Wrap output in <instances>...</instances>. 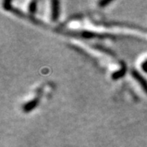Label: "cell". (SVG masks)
Returning a JSON list of instances; mask_svg holds the SVG:
<instances>
[{
	"instance_id": "8992f818",
	"label": "cell",
	"mask_w": 147,
	"mask_h": 147,
	"mask_svg": "<svg viewBox=\"0 0 147 147\" xmlns=\"http://www.w3.org/2000/svg\"><path fill=\"white\" fill-rule=\"evenodd\" d=\"M37 10V2L33 1L30 3V4L29 6V11L31 14H34Z\"/></svg>"
},
{
	"instance_id": "3957f363",
	"label": "cell",
	"mask_w": 147,
	"mask_h": 147,
	"mask_svg": "<svg viewBox=\"0 0 147 147\" xmlns=\"http://www.w3.org/2000/svg\"><path fill=\"white\" fill-rule=\"evenodd\" d=\"M79 35L84 38H105L106 35L104 34H97V33H95L92 31H81L79 32Z\"/></svg>"
},
{
	"instance_id": "52a82bcc",
	"label": "cell",
	"mask_w": 147,
	"mask_h": 147,
	"mask_svg": "<svg viewBox=\"0 0 147 147\" xmlns=\"http://www.w3.org/2000/svg\"><path fill=\"white\" fill-rule=\"evenodd\" d=\"M96 47V48H97V49H99L100 51H102V52H104V53L109 54V55H114V53H112L110 50H109L108 48L102 47V46H100V45H96V47Z\"/></svg>"
},
{
	"instance_id": "5b68a950",
	"label": "cell",
	"mask_w": 147,
	"mask_h": 147,
	"mask_svg": "<svg viewBox=\"0 0 147 147\" xmlns=\"http://www.w3.org/2000/svg\"><path fill=\"white\" fill-rule=\"evenodd\" d=\"M127 71V67L126 65H125V64H123V65H122V67L119 70H118V71H115V73L112 74V75H111V77H112V79H114V80H117V79H121L122 77H123L124 75H125V74H126Z\"/></svg>"
},
{
	"instance_id": "7a4b0ae2",
	"label": "cell",
	"mask_w": 147,
	"mask_h": 147,
	"mask_svg": "<svg viewBox=\"0 0 147 147\" xmlns=\"http://www.w3.org/2000/svg\"><path fill=\"white\" fill-rule=\"evenodd\" d=\"M51 5H52L51 19L52 21H57L60 16V3L57 0H53L51 2Z\"/></svg>"
},
{
	"instance_id": "ba28073f",
	"label": "cell",
	"mask_w": 147,
	"mask_h": 147,
	"mask_svg": "<svg viewBox=\"0 0 147 147\" xmlns=\"http://www.w3.org/2000/svg\"><path fill=\"white\" fill-rule=\"evenodd\" d=\"M110 3H111V1L110 0H103V1H100L98 3V4L100 6V7H104L105 6H107L108 4H110Z\"/></svg>"
},
{
	"instance_id": "30bf717a",
	"label": "cell",
	"mask_w": 147,
	"mask_h": 147,
	"mask_svg": "<svg viewBox=\"0 0 147 147\" xmlns=\"http://www.w3.org/2000/svg\"><path fill=\"white\" fill-rule=\"evenodd\" d=\"M142 69H143V71H144V72L147 73V60H146V61H145L142 63Z\"/></svg>"
},
{
	"instance_id": "6da1fadb",
	"label": "cell",
	"mask_w": 147,
	"mask_h": 147,
	"mask_svg": "<svg viewBox=\"0 0 147 147\" xmlns=\"http://www.w3.org/2000/svg\"><path fill=\"white\" fill-rule=\"evenodd\" d=\"M131 75H132V77H133V79H135L136 81H137L140 85L142 86V89L144 90V92H146L147 94V81L146 79H145L143 77H142V75L141 74L139 73L138 71L137 70H135V69H132L131 70Z\"/></svg>"
},
{
	"instance_id": "277c9868",
	"label": "cell",
	"mask_w": 147,
	"mask_h": 147,
	"mask_svg": "<svg viewBox=\"0 0 147 147\" xmlns=\"http://www.w3.org/2000/svg\"><path fill=\"white\" fill-rule=\"evenodd\" d=\"M38 104V99H34V100H30V101L27 102L26 104L23 105V111L26 112V113L30 112L34 108H36Z\"/></svg>"
},
{
	"instance_id": "9c48e42d",
	"label": "cell",
	"mask_w": 147,
	"mask_h": 147,
	"mask_svg": "<svg viewBox=\"0 0 147 147\" xmlns=\"http://www.w3.org/2000/svg\"><path fill=\"white\" fill-rule=\"evenodd\" d=\"M3 7H4L5 10H11V6L10 2H4V3H3Z\"/></svg>"
}]
</instances>
